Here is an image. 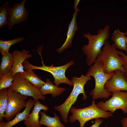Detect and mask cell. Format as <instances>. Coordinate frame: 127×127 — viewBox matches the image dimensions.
Here are the masks:
<instances>
[{
    "label": "cell",
    "mask_w": 127,
    "mask_h": 127,
    "mask_svg": "<svg viewBox=\"0 0 127 127\" xmlns=\"http://www.w3.org/2000/svg\"><path fill=\"white\" fill-rule=\"evenodd\" d=\"M110 30V26L107 24L103 28L99 29L96 34H92L89 32L83 33V37L88 39V43L83 46L82 50L86 56L85 62L88 66L93 65L102 52V47L109 38Z\"/></svg>",
    "instance_id": "1"
},
{
    "label": "cell",
    "mask_w": 127,
    "mask_h": 127,
    "mask_svg": "<svg viewBox=\"0 0 127 127\" xmlns=\"http://www.w3.org/2000/svg\"><path fill=\"white\" fill-rule=\"evenodd\" d=\"M91 79V76H87L83 74L79 77L73 76L72 78L73 83V88L68 97L62 104L54 108L59 111L63 122H68V116L70 108L77 100L78 96L81 93L83 95V99L85 100L87 98L84 88L85 85Z\"/></svg>",
    "instance_id": "2"
},
{
    "label": "cell",
    "mask_w": 127,
    "mask_h": 127,
    "mask_svg": "<svg viewBox=\"0 0 127 127\" xmlns=\"http://www.w3.org/2000/svg\"><path fill=\"white\" fill-rule=\"evenodd\" d=\"M102 65L101 62L96 60L94 64L88 69L85 75L87 76H92L95 79V87L90 93L94 100L99 98H108L112 94L105 88L104 86L107 81L112 77L113 72L110 74L105 73L103 71Z\"/></svg>",
    "instance_id": "3"
},
{
    "label": "cell",
    "mask_w": 127,
    "mask_h": 127,
    "mask_svg": "<svg viewBox=\"0 0 127 127\" xmlns=\"http://www.w3.org/2000/svg\"><path fill=\"white\" fill-rule=\"evenodd\" d=\"M70 111L72 115L69 117V121L73 123L78 120L80 127H84L85 123L92 119L99 118L107 119L113 115L110 112L106 111L100 109L95 103L94 100L92 101L89 106L82 108H77L72 106Z\"/></svg>",
    "instance_id": "4"
},
{
    "label": "cell",
    "mask_w": 127,
    "mask_h": 127,
    "mask_svg": "<svg viewBox=\"0 0 127 127\" xmlns=\"http://www.w3.org/2000/svg\"><path fill=\"white\" fill-rule=\"evenodd\" d=\"M102 50L96 60L102 63V69L105 73L110 74L117 70L125 72L120 56L113 43L111 45L108 40H107Z\"/></svg>",
    "instance_id": "5"
},
{
    "label": "cell",
    "mask_w": 127,
    "mask_h": 127,
    "mask_svg": "<svg viewBox=\"0 0 127 127\" xmlns=\"http://www.w3.org/2000/svg\"><path fill=\"white\" fill-rule=\"evenodd\" d=\"M39 53L41 57L42 66H38L33 65L26 59L23 63L24 69L25 71L28 70L40 69L50 73L54 77V82L55 85L57 87H58L60 84L62 83H66L71 86H73L72 80L69 79L66 77L65 72L68 68L74 64V61H71L64 65L60 66H53V64L50 66H47L44 64L41 53Z\"/></svg>",
    "instance_id": "6"
},
{
    "label": "cell",
    "mask_w": 127,
    "mask_h": 127,
    "mask_svg": "<svg viewBox=\"0 0 127 127\" xmlns=\"http://www.w3.org/2000/svg\"><path fill=\"white\" fill-rule=\"evenodd\" d=\"M9 88L23 95L32 97L35 102L39 99L44 100L46 99L45 96L42 94L39 89L19 73L15 75L14 79Z\"/></svg>",
    "instance_id": "7"
},
{
    "label": "cell",
    "mask_w": 127,
    "mask_h": 127,
    "mask_svg": "<svg viewBox=\"0 0 127 127\" xmlns=\"http://www.w3.org/2000/svg\"><path fill=\"white\" fill-rule=\"evenodd\" d=\"M8 103L4 118L6 120L9 121L25 107L26 100L28 96L23 95L10 88L8 89Z\"/></svg>",
    "instance_id": "8"
},
{
    "label": "cell",
    "mask_w": 127,
    "mask_h": 127,
    "mask_svg": "<svg viewBox=\"0 0 127 127\" xmlns=\"http://www.w3.org/2000/svg\"><path fill=\"white\" fill-rule=\"evenodd\" d=\"M100 109L114 113L118 109H121L124 113H127V92L121 91L112 93V96L105 102L101 101L96 104Z\"/></svg>",
    "instance_id": "9"
},
{
    "label": "cell",
    "mask_w": 127,
    "mask_h": 127,
    "mask_svg": "<svg viewBox=\"0 0 127 127\" xmlns=\"http://www.w3.org/2000/svg\"><path fill=\"white\" fill-rule=\"evenodd\" d=\"M26 1L23 0L20 3H15L11 8L8 24L9 29L15 25L27 20L29 12L24 7Z\"/></svg>",
    "instance_id": "10"
},
{
    "label": "cell",
    "mask_w": 127,
    "mask_h": 127,
    "mask_svg": "<svg viewBox=\"0 0 127 127\" xmlns=\"http://www.w3.org/2000/svg\"><path fill=\"white\" fill-rule=\"evenodd\" d=\"M124 72L119 70L114 71L112 77L105 83V88L112 93L118 91L127 92V78Z\"/></svg>",
    "instance_id": "11"
},
{
    "label": "cell",
    "mask_w": 127,
    "mask_h": 127,
    "mask_svg": "<svg viewBox=\"0 0 127 127\" xmlns=\"http://www.w3.org/2000/svg\"><path fill=\"white\" fill-rule=\"evenodd\" d=\"M80 1L79 0H74V9L75 10V12L69 25L66 40L62 46L56 50L60 54L64 50L71 46L73 38L76 32L78 29L76 17L79 11L77 6Z\"/></svg>",
    "instance_id": "12"
},
{
    "label": "cell",
    "mask_w": 127,
    "mask_h": 127,
    "mask_svg": "<svg viewBox=\"0 0 127 127\" xmlns=\"http://www.w3.org/2000/svg\"><path fill=\"white\" fill-rule=\"evenodd\" d=\"M29 53V51H26L24 49H23L21 51L17 50L13 51L12 54L14 63L11 70L14 76L17 73L24 72L23 63L25 60L32 57V55Z\"/></svg>",
    "instance_id": "13"
},
{
    "label": "cell",
    "mask_w": 127,
    "mask_h": 127,
    "mask_svg": "<svg viewBox=\"0 0 127 127\" xmlns=\"http://www.w3.org/2000/svg\"><path fill=\"white\" fill-rule=\"evenodd\" d=\"M33 109L27 119L25 121L24 124L26 127H41L42 125L39 120V114L41 111H47L48 108L40 103L38 100L35 102Z\"/></svg>",
    "instance_id": "14"
},
{
    "label": "cell",
    "mask_w": 127,
    "mask_h": 127,
    "mask_svg": "<svg viewBox=\"0 0 127 127\" xmlns=\"http://www.w3.org/2000/svg\"><path fill=\"white\" fill-rule=\"evenodd\" d=\"M35 103L34 100L32 99L28 100L26 101L25 108L24 111L17 114L12 120L5 122L4 127H12L21 121L26 120L28 117L30 111Z\"/></svg>",
    "instance_id": "15"
},
{
    "label": "cell",
    "mask_w": 127,
    "mask_h": 127,
    "mask_svg": "<svg viewBox=\"0 0 127 127\" xmlns=\"http://www.w3.org/2000/svg\"><path fill=\"white\" fill-rule=\"evenodd\" d=\"M46 80L45 83L40 90L43 95L50 94L53 97L55 98L60 95L66 90L64 88L58 87L54 85L49 79L46 78Z\"/></svg>",
    "instance_id": "16"
},
{
    "label": "cell",
    "mask_w": 127,
    "mask_h": 127,
    "mask_svg": "<svg viewBox=\"0 0 127 127\" xmlns=\"http://www.w3.org/2000/svg\"><path fill=\"white\" fill-rule=\"evenodd\" d=\"M53 113L54 117H51L47 115L44 112L41 111L40 113L41 115L40 124L48 127H65L61 122L59 116L56 113Z\"/></svg>",
    "instance_id": "17"
},
{
    "label": "cell",
    "mask_w": 127,
    "mask_h": 127,
    "mask_svg": "<svg viewBox=\"0 0 127 127\" xmlns=\"http://www.w3.org/2000/svg\"><path fill=\"white\" fill-rule=\"evenodd\" d=\"M126 37L125 33L121 32L119 29L115 30L112 33L111 39L116 49L126 51Z\"/></svg>",
    "instance_id": "18"
},
{
    "label": "cell",
    "mask_w": 127,
    "mask_h": 127,
    "mask_svg": "<svg viewBox=\"0 0 127 127\" xmlns=\"http://www.w3.org/2000/svg\"><path fill=\"white\" fill-rule=\"evenodd\" d=\"M2 55L0 66V75L10 72L12 68L14 63L12 54L9 52L2 54Z\"/></svg>",
    "instance_id": "19"
},
{
    "label": "cell",
    "mask_w": 127,
    "mask_h": 127,
    "mask_svg": "<svg viewBox=\"0 0 127 127\" xmlns=\"http://www.w3.org/2000/svg\"><path fill=\"white\" fill-rule=\"evenodd\" d=\"M19 73L34 86L39 90L45 83V82L42 80L40 77L34 73L33 70H26L24 72Z\"/></svg>",
    "instance_id": "20"
},
{
    "label": "cell",
    "mask_w": 127,
    "mask_h": 127,
    "mask_svg": "<svg viewBox=\"0 0 127 127\" xmlns=\"http://www.w3.org/2000/svg\"><path fill=\"white\" fill-rule=\"evenodd\" d=\"M11 7L8 2L4 3L0 6V28L8 24Z\"/></svg>",
    "instance_id": "21"
},
{
    "label": "cell",
    "mask_w": 127,
    "mask_h": 127,
    "mask_svg": "<svg viewBox=\"0 0 127 127\" xmlns=\"http://www.w3.org/2000/svg\"><path fill=\"white\" fill-rule=\"evenodd\" d=\"M8 95L7 88L0 90V122L3 121L5 113L8 103Z\"/></svg>",
    "instance_id": "22"
},
{
    "label": "cell",
    "mask_w": 127,
    "mask_h": 127,
    "mask_svg": "<svg viewBox=\"0 0 127 127\" xmlns=\"http://www.w3.org/2000/svg\"><path fill=\"white\" fill-rule=\"evenodd\" d=\"M24 39L23 37H20L7 40H0V52L2 54L8 53L11 46L20 42H23Z\"/></svg>",
    "instance_id": "23"
},
{
    "label": "cell",
    "mask_w": 127,
    "mask_h": 127,
    "mask_svg": "<svg viewBox=\"0 0 127 127\" xmlns=\"http://www.w3.org/2000/svg\"><path fill=\"white\" fill-rule=\"evenodd\" d=\"M11 70L9 72L0 75V90L9 88L14 79Z\"/></svg>",
    "instance_id": "24"
},
{
    "label": "cell",
    "mask_w": 127,
    "mask_h": 127,
    "mask_svg": "<svg viewBox=\"0 0 127 127\" xmlns=\"http://www.w3.org/2000/svg\"><path fill=\"white\" fill-rule=\"evenodd\" d=\"M117 52L120 56L123 66L125 71V75L127 78V55L121 51L117 50Z\"/></svg>",
    "instance_id": "25"
},
{
    "label": "cell",
    "mask_w": 127,
    "mask_h": 127,
    "mask_svg": "<svg viewBox=\"0 0 127 127\" xmlns=\"http://www.w3.org/2000/svg\"><path fill=\"white\" fill-rule=\"evenodd\" d=\"M103 121L99 118L95 119L94 124L90 127H99L100 125Z\"/></svg>",
    "instance_id": "26"
},
{
    "label": "cell",
    "mask_w": 127,
    "mask_h": 127,
    "mask_svg": "<svg viewBox=\"0 0 127 127\" xmlns=\"http://www.w3.org/2000/svg\"><path fill=\"white\" fill-rule=\"evenodd\" d=\"M122 127H127V117H124L121 120Z\"/></svg>",
    "instance_id": "27"
},
{
    "label": "cell",
    "mask_w": 127,
    "mask_h": 127,
    "mask_svg": "<svg viewBox=\"0 0 127 127\" xmlns=\"http://www.w3.org/2000/svg\"><path fill=\"white\" fill-rule=\"evenodd\" d=\"M5 122L4 121L0 122V127H4Z\"/></svg>",
    "instance_id": "28"
},
{
    "label": "cell",
    "mask_w": 127,
    "mask_h": 127,
    "mask_svg": "<svg viewBox=\"0 0 127 127\" xmlns=\"http://www.w3.org/2000/svg\"><path fill=\"white\" fill-rule=\"evenodd\" d=\"M126 46H127V49H126V53L127 54V37H126Z\"/></svg>",
    "instance_id": "29"
},
{
    "label": "cell",
    "mask_w": 127,
    "mask_h": 127,
    "mask_svg": "<svg viewBox=\"0 0 127 127\" xmlns=\"http://www.w3.org/2000/svg\"><path fill=\"white\" fill-rule=\"evenodd\" d=\"M126 36H127V29L126 31L125 32Z\"/></svg>",
    "instance_id": "30"
},
{
    "label": "cell",
    "mask_w": 127,
    "mask_h": 127,
    "mask_svg": "<svg viewBox=\"0 0 127 127\" xmlns=\"http://www.w3.org/2000/svg\"><path fill=\"white\" fill-rule=\"evenodd\" d=\"M104 127H107L106 126H105Z\"/></svg>",
    "instance_id": "31"
}]
</instances>
